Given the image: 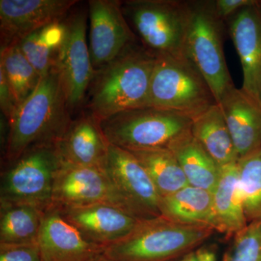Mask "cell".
Here are the masks:
<instances>
[{"instance_id":"cell-33","label":"cell","mask_w":261,"mask_h":261,"mask_svg":"<svg viewBox=\"0 0 261 261\" xmlns=\"http://www.w3.org/2000/svg\"><path fill=\"white\" fill-rule=\"evenodd\" d=\"M90 261H117L115 260H113V259L109 258V257H106L104 254L101 253L99 255H98L97 256L94 257V258L92 259V260Z\"/></svg>"},{"instance_id":"cell-27","label":"cell","mask_w":261,"mask_h":261,"mask_svg":"<svg viewBox=\"0 0 261 261\" xmlns=\"http://www.w3.org/2000/svg\"><path fill=\"white\" fill-rule=\"evenodd\" d=\"M238 165L247 222L261 221V148L240 158Z\"/></svg>"},{"instance_id":"cell-8","label":"cell","mask_w":261,"mask_h":261,"mask_svg":"<svg viewBox=\"0 0 261 261\" xmlns=\"http://www.w3.org/2000/svg\"><path fill=\"white\" fill-rule=\"evenodd\" d=\"M61 159L56 143L35 146L17 160L1 182V203L51 208L53 187Z\"/></svg>"},{"instance_id":"cell-32","label":"cell","mask_w":261,"mask_h":261,"mask_svg":"<svg viewBox=\"0 0 261 261\" xmlns=\"http://www.w3.org/2000/svg\"><path fill=\"white\" fill-rule=\"evenodd\" d=\"M176 261H217V250L214 246L202 245Z\"/></svg>"},{"instance_id":"cell-16","label":"cell","mask_w":261,"mask_h":261,"mask_svg":"<svg viewBox=\"0 0 261 261\" xmlns=\"http://www.w3.org/2000/svg\"><path fill=\"white\" fill-rule=\"evenodd\" d=\"M37 243L44 261H90L104 251L55 208L44 213Z\"/></svg>"},{"instance_id":"cell-1","label":"cell","mask_w":261,"mask_h":261,"mask_svg":"<svg viewBox=\"0 0 261 261\" xmlns=\"http://www.w3.org/2000/svg\"><path fill=\"white\" fill-rule=\"evenodd\" d=\"M157 57L136 43L94 70L84 108L100 123L117 113L149 106L151 79Z\"/></svg>"},{"instance_id":"cell-15","label":"cell","mask_w":261,"mask_h":261,"mask_svg":"<svg viewBox=\"0 0 261 261\" xmlns=\"http://www.w3.org/2000/svg\"><path fill=\"white\" fill-rule=\"evenodd\" d=\"M105 170L118 190L148 217L161 216V195L145 168L130 151L109 144Z\"/></svg>"},{"instance_id":"cell-12","label":"cell","mask_w":261,"mask_h":261,"mask_svg":"<svg viewBox=\"0 0 261 261\" xmlns=\"http://www.w3.org/2000/svg\"><path fill=\"white\" fill-rule=\"evenodd\" d=\"M76 0H0L1 47L63 21Z\"/></svg>"},{"instance_id":"cell-34","label":"cell","mask_w":261,"mask_h":261,"mask_svg":"<svg viewBox=\"0 0 261 261\" xmlns=\"http://www.w3.org/2000/svg\"><path fill=\"white\" fill-rule=\"evenodd\" d=\"M258 4L261 7V0H260V1H258Z\"/></svg>"},{"instance_id":"cell-31","label":"cell","mask_w":261,"mask_h":261,"mask_svg":"<svg viewBox=\"0 0 261 261\" xmlns=\"http://www.w3.org/2000/svg\"><path fill=\"white\" fill-rule=\"evenodd\" d=\"M0 108H1L2 113L6 118L7 122L11 119L18 108L8 80L3 70H0Z\"/></svg>"},{"instance_id":"cell-6","label":"cell","mask_w":261,"mask_h":261,"mask_svg":"<svg viewBox=\"0 0 261 261\" xmlns=\"http://www.w3.org/2000/svg\"><path fill=\"white\" fill-rule=\"evenodd\" d=\"M123 15L142 46L155 56L187 60L185 53L187 3L173 0L121 2Z\"/></svg>"},{"instance_id":"cell-20","label":"cell","mask_w":261,"mask_h":261,"mask_svg":"<svg viewBox=\"0 0 261 261\" xmlns=\"http://www.w3.org/2000/svg\"><path fill=\"white\" fill-rule=\"evenodd\" d=\"M159 212L174 222L209 226L214 230L213 194L203 189L187 185L171 195L161 197Z\"/></svg>"},{"instance_id":"cell-19","label":"cell","mask_w":261,"mask_h":261,"mask_svg":"<svg viewBox=\"0 0 261 261\" xmlns=\"http://www.w3.org/2000/svg\"><path fill=\"white\" fill-rule=\"evenodd\" d=\"M213 194L214 228L226 236H234L248 224L240 188L238 162L221 166Z\"/></svg>"},{"instance_id":"cell-13","label":"cell","mask_w":261,"mask_h":261,"mask_svg":"<svg viewBox=\"0 0 261 261\" xmlns=\"http://www.w3.org/2000/svg\"><path fill=\"white\" fill-rule=\"evenodd\" d=\"M56 210L87 241L104 248L129 234L143 220L109 204H89Z\"/></svg>"},{"instance_id":"cell-9","label":"cell","mask_w":261,"mask_h":261,"mask_svg":"<svg viewBox=\"0 0 261 261\" xmlns=\"http://www.w3.org/2000/svg\"><path fill=\"white\" fill-rule=\"evenodd\" d=\"M109 204L140 219H150L115 185L106 170L61 162L53 187L51 208Z\"/></svg>"},{"instance_id":"cell-5","label":"cell","mask_w":261,"mask_h":261,"mask_svg":"<svg viewBox=\"0 0 261 261\" xmlns=\"http://www.w3.org/2000/svg\"><path fill=\"white\" fill-rule=\"evenodd\" d=\"M185 53L208 84L216 102L233 85L223 48L224 22L216 14L212 1H187Z\"/></svg>"},{"instance_id":"cell-10","label":"cell","mask_w":261,"mask_h":261,"mask_svg":"<svg viewBox=\"0 0 261 261\" xmlns=\"http://www.w3.org/2000/svg\"><path fill=\"white\" fill-rule=\"evenodd\" d=\"M87 13L76 10L63 20L65 34L55 66L63 81L70 113L84 106L94 75L87 41Z\"/></svg>"},{"instance_id":"cell-25","label":"cell","mask_w":261,"mask_h":261,"mask_svg":"<svg viewBox=\"0 0 261 261\" xmlns=\"http://www.w3.org/2000/svg\"><path fill=\"white\" fill-rule=\"evenodd\" d=\"M64 34L63 20L39 29L18 43L24 56L41 78L55 66Z\"/></svg>"},{"instance_id":"cell-2","label":"cell","mask_w":261,"mask_h":261,"mask_svg":"<svg viewBox=\"0 0 261 261\" xmlns=\"http://www.w3.org/2000/svg\"><path fill=\"white\" fill-rule=\"evenodd\" d=\"M70 115L61 75L54 66L8 122L7 161L14 163L35 146L57 143L73 121Z\"/></svg>"},{"instance_id":"cell-14","label":"cell","mask_w":261,"mask_h":261,"mask_svg":"<svg viewBox=\"0 0 261 261\" xmlns=\"http://www.w3.org/2000/svg\"><path fill=\"white\" fill-rule=\"evenodd\" d=\"M243 73V90L261 105V7H245L226 20Z\"/></svg>"},{"instance_id":"cell-24","label":"cell","mask_w":261,"mask_h":261,"mask_svg":"<svg viewBox=\"0 0 261 261\" xmlns=\"http://www.w3.org/2000/svg\"><path fill=\"white\" fill-rule=\"evenodd\" d=\"M145 168L161 197L189 185L174 154L168 149L130 151Z\"/></svg>"},{"instance_id":"cell-7","label":"cell","mask_w":261,"mask_h":261,"mask_svg":"<svg viewBox=\"0 0 261 261\" xmlns=\"http://www.w3.org/2000/svg\"><path fill=\"white\" fill-rule=\"evenodd\" d=\"M156 57L149 106L193 119L217 103L208 84L188 60L169 56Z\"/></svg>"},{"instance_id":"cell-21","label":"cell","mask_w":261,"mask_h":261,"mask_svg":"<svg viewBox=\"0 0 261 261\" xmlns=\"http://www.w3.org/2000/svg\"><path fill=\"white\" fill-rule=\"evenodd\" d=\"M168 149L177 160L189 185L214 192L221 167L193 137L191 130L173 141Z\"/></svg>"},{"instance_id":"cell-26","label":"cell","mask_w":261,"mask_h":261,"mask_svg":"<svg viewBox=\"0 0 261 261\" xmlns=\"http://www.w3.org/2000/svg\"><path fill=\"white\" fill-rule=\"evenodd\" d=\"M0 70L8 80L18 107L40 82V75L24 56L18 43L1 47Z\"/></svg>"},{"instance_id":"cell-29","label":"cell","mask_w":261,"mask_h":261,"mask_svg":"<svg viewBox=\"0 0 261 261\" xmlns=\"http://www.w3.org/2000/svg\"><path fill=\"white\" fill-rule=\"evenodd\" d=\"M0 261H44L38 243H0Z\"/></svg>"},{"instance_id":"cell-17","label":"cell","mask_w":261,"mask_h":261,"mask_svg":"<svg viewBox=\"0 0 261 261\" xmlns=\"http://www.w3.org/2000/svg\"><path fill=\"white\" fill-rule=\"evenodd\" d=\"M218 104L224 115L239 159L261 148V105L233 86Z\"/></svg>"},{"instance_id":"cell-23","label":"cell","mask_w":261,"mask_h":261,"mask_svg":"<svg viewBox=\"0 0 261 261\" xmlns=\"http://www.w3.org/2000/svg\"><path fill=\"white\" fill-rule=\"evenodd\" d=\"M44 213L32 205L1 203L0 243H37Z\"/></svg>"},{"instance_id":"cell-30","label":"cell","mask_w":261,"mask_h":261,"mask_svg":"<svg viewBox=\"0 0 261 261\" xmlns=\"http://www.w3.org/2000/svg\"><path fill=\"white\" fill-rule=\"evenodd\" d=\"M256 0H216L212 1L215 14L224 22L245 7L257 3Z\"/></svg>"},{"instance_id":"cell-28","label":"cell","mask_w":261,"mask_h":261,"mask_svg":"<svg viewBox=\"0 0 261 261\" xmlns=\"http://www.w3.org/2000/svg\"><path fill=\"white\" fill-rule=\"evenodd\" d=\"M221 261H261V221L237 233Z\"/></svg>"},{"instance_id":"cell-22","label":"cell","mask_w":261,"mask_h":261,"mask_svg":"<svg viewBox=\"0 0 261 261\" xmlns=\"http://www.w3.org/2000/svg\"><path fill=\"white\" fill-rule=\"evenodd\" d=\"M191 132L220 167L238 162V152L218 103L192 119Z\"/></svg>"},{"instance_id":"cell-4","label":"cell","mask_w":261,"mask_h":261,"mask_svg":"<svg viewBox=\"0 0 261 261\" xmlns=\"http://www.w3.org/2000/svg\"><path fill=\"white\" fill-rule=\"evenodd\" d=\"M190 117L147 106L117 113L99 123L108 143L128 151L168 149L191 130Z\"/></svg>"},{"instance_id":"cell-11","label":"cell","mask_w":261,"mask_h":261,"mask_svg":"<svg viewBox=\"0 0 261 261\" xmlns=\"http://www.w3.org/2000/svg\"><path fill=\"white\" fill-rule=\"evenodd\" d=\"M89 49L94 70L117 58L135 42L121 8V2L115 0L89 1Z\"/></svg>"},{"instance_id":"cell-18","label":"cell","mask_w":261,"mask_h":261,"mask_svg":"<svg viewBox=\"0 0 261 261\" xmlns=\"http://www.w3.org/2000/svg\"><path fill=\"white\" fill-rule=\"evenodd\" d=\"M108 145L99 123L88 113L72 121L64 135L56 143L62 162L103 170Z\"/></svg>"},{"instance_id":"cell-3","label":"cell","mask_w":261,"mask_h":261,"mask_svg":"<svg viewBox=\"0 0 261 261\" xmlns=\"http://www.w3.org/2000/svg\"><path fill=\"white\" fill-rule=\"evenodd\" d=\"M214 230L174 222L162 216L142 220L133 231L104 248L117 261H173L202 246Z\"/></svg>"}]
</instances>
